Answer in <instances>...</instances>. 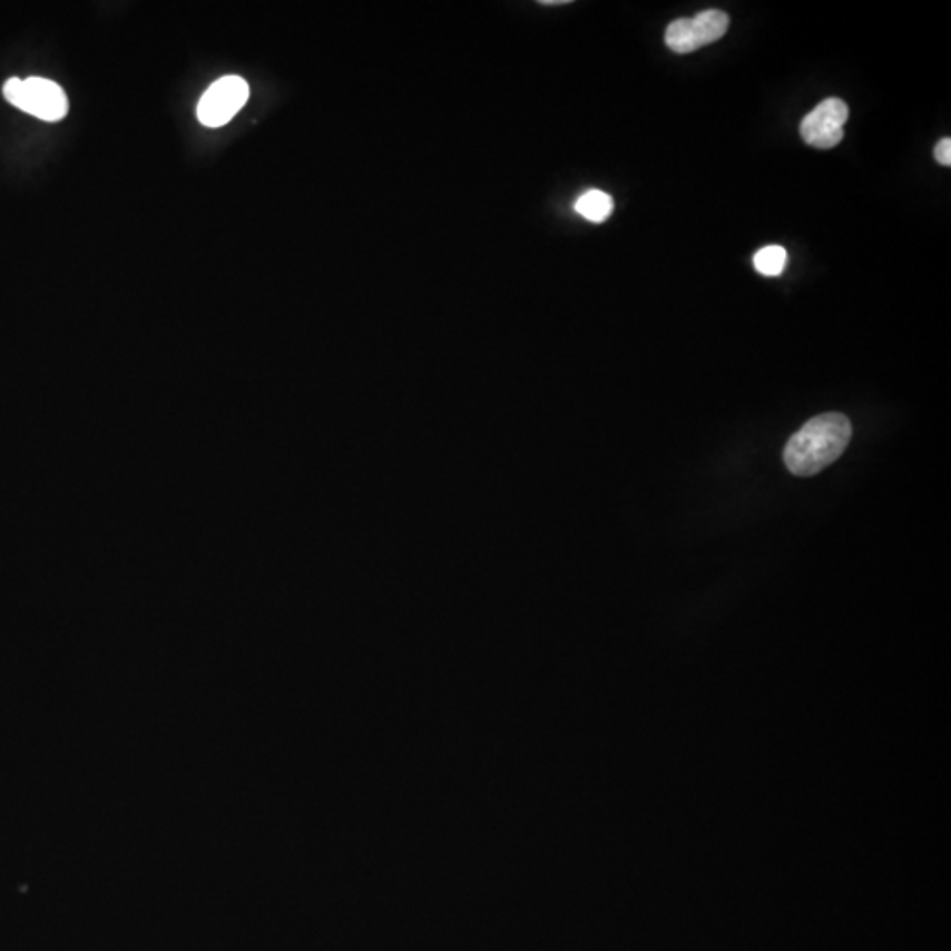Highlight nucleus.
<instances>
[{
  "label": "nucleus",
  "instance_id": "obj_8",
  "mask_svg": "<svg viewBox=\"0 0 951 951\" xmlns=\"http://www.w3.org/2000/svg\"><path fill=\"white\" fill-rule=\"evenodd\" d=\"M934 156L938 159L939 165L941 166H950L951 165V139L943 138L935 145Z\"/></svg>",
  "mask_w": 951,
  "mask_h": 951
},
{
  "label": "nucleus",
  "instance_id": "obj_5",
  "mask_svg": "<svg viewBox=\"0 0 951 951\" xmlns=\"http://www.w3.org/2000/svg\"><path fill=\"white\" fill-rule=\"evenodd\" d=\"M248 99V85L241 77H224L203 94L198 118L203 126L220 127L233 120Z\"/></svg>",
  "mask_w": 951,
  "mask_h": 951
},
{
  "label": "nucleus",
  "instance_id": "obj_4",
  "mask_svg": "<svg viewBox=\"0 0 951 951\" xmlns=\"http://www.w3.org/2000/svg\"><path fill=\"white\" fill-rule=\"evenodd\" d=\"M850 117L846 102L837 97H830L805 115L800 124V136L805 144L814 148H834L844 138V126Z\"/></svg>",
  "mask_w": 951,
  "mask_h": 951
},
{
  "label": "nucleus",
  "instance_id": "obj_9",
  "mask_svg": "<svg viewBox=\"0 0 951 951\" xmlns=\"http://www.w3.org/2000/svg\"><path fill=\"white\" fill-rule=\"evenodd\" d=\"M569 0H543L541 4L547 6H557V4H568Z\"/></svg>",
  "mask_w": 951,
  "mask_h": 951
},
{
  "label": "nucleus",
  "instance_id": "obj_1",
  "mask_svg": "<svg viewBox=\"0 0 951 951\" xmlns=\"http://www.w3.org/2000/svg\"><path fill=\"white\" fill-rule=\"evenodd\" d=\"M851 432V421L844 414L826 413L808 420L784 448L787 471L808 478L829 468L846 451Z\"/></svg>",
  "mask_w": 951,
  "mask_h": 951
},
{
  "label": "nucleus",
  "instance_id": "obj_3",
  "mask_svg": "<svg viewBox=\"0 0 951 951\" xmlns=\"http://www.w3.org/2000/svg\"><path fill=\"white\" fill-rule=\"evenodd\" d=\"M729 27V17L719 9H707L693 18H680L669 23L665 41L675 53H690L719 41Z\"/></svg>",
  "mask_w": 951,
  "mask_h": 951
},
{
  "label": "nucleus",
  "instance_id": "obj_7",
  "mask_svg": "<svg viewBox=\"0 0 951 951\" xmlns=\"http://www.w3.org/2000/svg\"><path fill=\"white\" fill-rule=\"evenodd\" d=\"M787 265L786 248L781 245H766L754 256V268L765 277H777Z\"/></svg>",
  "mask_w": 951,
  "mask_h": 951
},
{
  "label": "nucleus",
  "instance_id": "obj_2",
  "mask_svg": "<svg viewBox=\"0 0 951 951\" xmlns=\"http://www.w3.org/2000/svg\"><path fill=\"white\" fill-rule=\"evenodd\" d=\"M4 97L18 110L45 122H59L69 111L68 96L62 87L47 78H9L4 85Z\"/></svg>",
  "mask_w": 951,
  "mask_h": 951
},
{
  "label": "nucleus",
  "instance_id": "obj_6",
  "mask_svg": "<svg viewBox=\"0 0 951 951\" xmlns=\"http://www.w3.org/2000/svg\"><path fill=\"white\" fill-rule=\"evenodd\" d=\"M575 210L590 223H602L610 217L611 210H614V199H611L610 194L602 193V190H587L578 198Z\"/></svg>",
  "mask_w": 951,
  "mask_h": 951
}]
</instances>
